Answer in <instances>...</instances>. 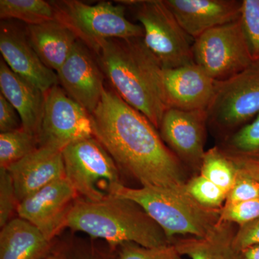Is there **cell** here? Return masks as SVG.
Masks as SVG:
<instances>
[{
	"instance_id": "obj_1",
	"label": "cell",
	"mask_w": 259,
	"mask_h": 259,
	"mask_svg": "<svg viewBox=\"0 0 259 259\" xmlns=\"http://www.w3.org/2000/svg\"><path fill=\"white\" fill-rule=\"evenodd\" d=\"M91 115L94 136L119 169L142 187L186 190L183 163L163 142L151 121L115 92L105 87Z\"/></svg>"
},
{
	"instance_id": "obj_2",
	"label": "cell",
	"mask_w": 259,
	"mask_h": 259,
	"mask_svg": "<svg viewBox=\"0 0 259 259\" xmlns=\"http://www.w3.org/2000/svg\"><path fill=\"white\" fill-rule=\"evenodd\" d=\"M96 56L112 90L158 130L167 109L160 90L162 66L143 37L108 39L102 42Z\"/></svg>"
},
{
	"instance_id": "obj_3",
	"label": "cell",
	"mask_w": 259,
	"mask_h": 259,
	"mask_svg": "<svg viewBox=\"0 0 259 259\" xmlns=\"http://www.w3.org/2000/svg\"><path fill=\"white\" fill-rule=\"evenodd\" d=\"M65 229L101 240L114 250L125 243L153 248L172 243L142 207L124 197L92 202L79 197L70 209Z\"/></svg>"
},
{
	"instance_id": "obj_4",
	"label": "cell",
	"mask_w": 259,
	"mask_h": 259,
	"mask_svg": "<svg viewBox=\"0 0 259 259\" xmlns=\"http://www.w3.org/2000/svg\"><path fill=\"white\" fill-rule=\"evenodd\" d=\"M115 196L139 204L171 243L177 235L205 236L219 222V210L199 205L186 190L159 187L134 189L123 185Z\"/></svg>"
},
{
	"instance_id": "obj_5",
	"label": "cell",
	"mask_w": 259,
	"mask_h": 259,
	"mask_svg": "<svg viewBox=\"0 0 259 259\" xmlns=\"http://www.w3.org/2000/svg\"><path fill=\"white\" fill-rule=\"evenodd\" d=\"M88 5L77 0L52 1L56 20L65 24L96 55L102 42L108 39L144 37L140 24L126 18L125 5L118 2Z\"/></svg>"
},
{
	"instance_id": "obj_6",
	"label": "cell",
	"mask_w": 259,
	"mask_h": 259,
	"mask_svg": "<svg viewBox=\"0 0 259 259\" xmlns=\"http://www.w3.org/2000/svg\"><path fill=\"white\" fill-rule=\"evenodd\" d=\"M62 154L66 180L81 198L104 200L115 196L124 185L115 161L95 137L69 144Z\"/></svg>"
},
{
	"instance_id": "obj_7",
	"label": "cell",
	"mask_w": 259,
	"mask_h": 259,
	"mask_svg": "<svg viewBox=\"0 0 259 259\" xmlns=\"http://www.w3.org/2000/svg\"><path fill=\"white\" fill-rule=\"evenodd\" d=\"M120 3L134 10L144 29V44L162 67L177 68L194 62V39L180 26L164 0Z\"/></svg>"
},
{
	"instance_id": "obj_8",
	"label": "cell",
	"mask_w": 259,
	"mask_h": 259,
	"mask_svg": "<svg viewBox=\"0 0 259 259\" xmlns=\"http://www.w3.org/2000/svg\"><path fill=\"white\" fill-rule=\"evenodd\" d=\"M206 112L207 125L226 138L255 118L259 114V61L231 79L216 82Z\"/></svg>"
},
{
	"instance_id": "obj_9",
	"label": "cell",
	"mask_w": 259,
	"mask_h": 259,
	"mask_svg": "<svg viewBox=\"0 0 259 259\" xmlns=\"http://www.w3.org/2000/svg\"><path fill=\"white\" fill-rule=\"evenodd\" d=\"M192 55L194 64L216 82L231 79L253 61L241 18L194 39Z\"/></svg>"
},
{
	"instance_id": "obj_10",
	"label": "cell",
	"mask_w": 259,
	"mask_h": 259,
	"mask_svg": "<svg viewBox=\"0 0 259 259\" xmlns=\"http://www.w3.org/2000/svg\"><path fill=\"white\" fill-rule=\"evenodd\" d=\"M95 137L92 115L59 85L46 93L45 109L37 135L39 147L62 151L69 144Z\"/></svg>"
},
{
	"instance_id": "obj_11",
	"label": "cell",
	"mask_w": 259,
	"mask_h": 259,
	"mask_svg": "<svg viewBox=\"0 0 259 259\" xmlns=\"http://www.w3.org/2000/svg\"><path fill=\"white\" fill-rule=\"evenodd\" d=\"M79 194L66 178L32 194L19 204L18 217L37 228L51 242L65 229V223Z\"/></svg>"
},
{
	"instance_id": "obj_12",
	"label": "cell",
	"mask_w": 259,
	"mask_h": 259,
	"mask_svg": "<svg viewBox=\"0 0 259 259\" xmlns=\"http://www.w3.org/2000/svg\"><path fill=\"white\" fill-rule=\"evenodd\" d=\"M56 74L71 98L90 114L96 110L105 90V76L93 51L78 40Z\"/></svg>"
},
{
	"instance_id": "obj_13",
	"label": "cell",
	"mask_w": 259,
	"mask_h": 259,
	"mask_svg": "<svg viewBox=\"0 0 259 259\" xmlns=\"http://www.w3.org/2000/svg\"><path fill=\"white\" fill-rule=\"evenodd\" d=\"M207 126L206 110L167 108L158 130L163 142L182 163L199 170Z\"/></svg>"
},
{
	"instance_id": "obj_14",
	"label": "cell",
	"mask_w": 259,
	"mask_h": 259,
	"mask_svg": "<svg viewBox=\"0 0 259 259\" xmlns=\"http://www.w3.org/2000/svg\"><path fill=\"white\" fill-rule=\"evenodd\" d=\"M216 81L194 63L177 68L161 67L159 85L166 108L207 110Z\"/></svg>"
},
{
	"instance_id": "obj_15",
	"label": "cell",
	"mask_w": 259,
	"mask_h": 259,
	"mask_svg": "<svg viewBox=\"0 0 259 259\" xmlns=\"http://www.w3.org/2000/svg\"><path fill=\"white\" fill-rule=\"evenodd\" d=\"M0 25V51L10 69L45 93L59 85L56 71L40 60L25 30L8 20H2Z\"/></svg>"
},
{
	"instance_id": "obj_16",
	"label": "cell",
	"mask_w": 259,
	"mask_h": 259,
	"mask_svg": "<svg viewBox=\"0 0 259 259\" xmlns=\"http://www.w3.org/2000/svg\"><path fill=\"white\" fill-rule=\"evenodd\" d=\"M180 26L192 39L241 18L239 0H164Z\"/></svg>"
},
{
	"instance_id": "obj_17",
	"label": "cell",
	"mask_w": 259,
	"mask_h": 259,
	"mask_svg": "<svg viewBox=\"0 0 259 259\" xmlns=\"http://www.w3.org/2000/svg\"><path fill=\"white\" fill-rule=\"evenodd\" d=\"M7 169L19 204L48 185L66 178L62 151L53 148L38 147Z\"/></svg>"
},
{
	"instance_id": "obj_18",
	"label": "cell",
	"mask_w": 259,
	"mask_h": 259,
	"mask_svg": "<svg viewBox=\"0 0 259 259\" xmlns=\"http://www.w3.org/2000/svg\"><path fill=\"white\" fill-rule=\"evenodd\" d=\"M1 94L20 115L22 127L37 137L45 109L46 93L15 74L4 60L0 61Z\"/></svg>"
},
{
	"instance_id": "obj_19",
	"label": "cell",
	"mask_w": 259,
	"mask_h": 259,
	"mask_svg": "<svg viewBox=\"0 0 259 259\" xmlns=\"http://www.w3.org/2000/svg\"><path fill=\"white\" fill-rule=\"evenodd\" d=\"M25 32L40 60L56 72L67 59L78 40L74 32L56 19L27 25Z\"/></svg>"
},
{
	"instance_id": "obj_20",
	"label": "cell",
	"mask_w": 259,
	"mask_h": 259,
	"mask_svg": "<svg viewBox=\"0 0 259 259\" xmlns=\"http://www.w3.org/2000/svg\"><path fill=\"white\" fill-rule=\"evenodd\" d=\"M31 223L15 217L0 232V259H45L55 247Z\"/></svg>"
},
{
	"instance_id": "obj_21",
	"label": "cell",
	"mask_w": 259,
	"mask_h": 259,
	"mask_svg": "<svg viewBox=\"0 0 259 259\" xmlns=\"http://www.w3.org/2000/svg\"><path fill=\"white\" fill-rule=\"evenodd\" d=\"M233 224L219 221L205 236L174 240L181 254L188 259H241L234 246Z\"/></svg>"
},
{
	"instance_id": "obj_22",
	"label": "cell",
	"mask_w": 259,
	"mask_h": 259,
	"mask_svg": "<svg viewBox=\"0 0 259 259\" xmlns=\"http://www.w3.org/2000/svg\"><path fill=\"white\" fill-rule=\"evenodd\" d=\"M0 18L20 20L28 25H36L56 20V13L51 2L44 0H1Z\"/></svg>"
},
{
	"instance_id": "obj_23",
	"label": "cell",
	"mask_w": 259,
	"mask_h": 259,
	"mask_svg": "<svg viewBox=\"0 0 259 259\" xmlns=\"http://www.w3.org/2000/svg\"><path fill=\"white\" fill-rule=\"evenodd\" d=\"M199 171V175L228 194L236 180L238 168L221 148L214 146L204 153Z\"/></svg>"
},
{
	"instance_id": "obj_24",
	"label": "cell",
	"mask_w": 259,
	"mask_h": 259,
	"mask_svg": "<svg viewBox=\"0 0 259 259\" xmlns=\"http://www.w3.org/2000/svg\"><path fill=\"white\" fill-rule=\"evenodd\" d=\"M231 158L259 159V114L249 123L226 137L218 146Z\"/></svg>"
},
{
	"instance_id": "obj_25",
	"label": "cell",
	"mask_w": 259,
	"mask_h": 259,
	"mask_svg": "<svg viewBox=\"0 0 259 259\" xmlns=\"http://www.w3.org/2000/svg\"><path fill=\"white\" fill-rule=\"evenodd\" d=\"M38 146L36 136L21 128L0 134V168H8Z\"/></svg>"
},
{
	"instance_id": "obj_26",
	"label": "cell",
	"mask_w": 259,
	"mask_h": 259,
	"mask_svg": "<svg viewBox=\"0 0 259 259\" xmlns=\"http://www.w3.org/2000/svg\"><path fill=\"white\" fill-rule=\"evenodd\" d=\"M56 247L63 259H116L115 252L110 247L101 246L94 241L83 240L77 237H69Z\"/></svg>"
},
{
	"instance_id": "obj_27",
	"label": "cell",
	"mask_w": 259,
	"mask_h": 259,
	"mask_svg": "<svg viewBox=\"0 0 259 259\" xmlns=\"http://www.w3.org/2000/svg\"><path fill=\"white\" fill-rule=\"evenodd\" d=\"M187 194L205 208L220 210L227 198V192L205 177L199 175L186 182Z\"/></svg>"
},
{
	"instance_id": "obj_28",
	"label": "cell",
	"mask_w": 259,
	"mask_h": 259,
	"mask_svg": "<svg viewBox=\"0 0 259 259\" xmlns=\"http://www.w3.org/2000/svg\"><path fill=\"white\" fill-rule=\"evenodd\" d=\"M113 251L116 259H188L181 254L173 243L148 248L134 243H125Z\"/></svg>"
},
{
	"instance_id": "obj_29",
	"label": "cell",
	"mask_w": 259,
	"mask_h": 259,
	"mask_svg": "<svg viewBox=\"0 0 259 259\" xmlns=\"http://www.w3.org/2000/svg\"><path fill=\"white\" fill-rule=\"evenodd\" d=\"M241 20L253 60L259 61V0L242 1Z\"/></svg>"
},
{
	"instance_id": "obj_30",
	"label": "cell",
	"mask_w": 259,
	"mask_h": 259,
	"mask_svg": "<svg viewBox=\"0 0 259 259\" xmlns=\"http://www.w3.org/2000/svg\"><path fill=\"white\" fill-rule=\"evenodd\" d=\"M259 218V197L237 202L225 204L219 210V221L238 224L241 226Z\"/></svg>"
},
{
	"instance_id": "obj_31",
	"label": "cell",
	"mask_w": 259,
	"mask_h": 259,
	"mask_svg": "<svg viewBox=\"0 0 259 259\" xmlns=\"http://www.w3.org/2000/svg\"><path fill=\"white\" fill-rule=\"evenodd\" d=\"M19 205L13 180L7 168H0V228L15 218Z\"/></svg>"
},
{
	"instance_id": "obj_32",
	"label": "cell",
	"mask_w": 259,
	"mask_h": 259,
	"mask_svg": "<svg viewBox=\"0 0 259 259\" xmlns=\"http://www.w3.org/2000/svg\"><path fill=\"white\" fill-rule=\"evenodd\" d=\"M234 184L227 194L226 204L244 202L259 197V182L238 166Z\"/></svg>"
},
{
	"instance_id": "obj_33",
	"label": "cell",
	"mask_w": 259,
	"mask_h": 259,
	"mask_svg": "<svg viewBox=\"0 0 259 259\" xmlns=\"http://www.w3.org/2000/svg\"><path fill=\"white\" fill-rule=\"evenodd\" d=\"M259 245V218L239 226L234 237V246L238 252Z\"/></svg>"
},
{
	"instance_id": "obj_34",
	"label": "cell",
	"mask_w": 259,
	"mask_h": 259,
	"mask_svg": "<svg viewBox=\"0 0 259 259\" xmlns=\"http://www.w3.org/2000/svg\"><path fill=\"white\" fill-rule=\"evenodd\" d=\"M18 112L3 95H0V132L5 133L21 128Z\"/></svg>"
},
{
	"instance_id": "obj_35",
	"label": "cell",
	"mask_w": 259,
	"mask_h": 259,
	"mask_svg": "<svg viewBox=\"0 0 259 259\" xmlns=\"http://www.w3.org/2000/svg\"><path fill=\"white\" fill-rule=\"evenodd\" d=\"M231 158L236 163L237 166L259 182V160L246 158Z\"/></svg>"
},
{
	"instance_id": "obj_36",
	"label": "cell",
	"mask_w": 259,
	"mask_h": 259,
	"mask_svg": "<svg viewBox=\"0 0 259 259\" xmlns=\"http://www.w3.org/2000/svg\"><path fill=\"white\" fill-rule=\"evenodd\" d=\"M240 258L241 259H259V245L250 247L241 251Z\"/></svg>"
},
{
	"instance_id": "obj_37",
	"label": "cell",
	"mask_w": 259,
	"mask_h": 259,
	"mask_svg": "<svg viewBox=\"0 0 259 259\" xmlns=\"http://www.w3.org/2000/svg\"><path fill=\"white\" fill-rule=\"evenodd\" d=\"M45 259H63L62 255L60 253L58 248H56V245L55 247H54V250H52V252L48 255L47 258Z\"/></svg>"
}]
</instances>
